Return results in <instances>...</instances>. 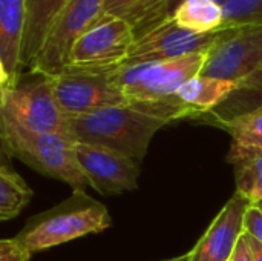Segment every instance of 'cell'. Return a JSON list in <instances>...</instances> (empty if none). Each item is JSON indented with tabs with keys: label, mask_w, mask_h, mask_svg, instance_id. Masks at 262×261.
I'll return each mask as SVG.
<instances>
[{
	"label": "cell",
	"mask_w": 262,
	"mask_h": 261,
	"mask_svg": "<svg viewBox=\"0 0 262 261\" xmlns=\"http://www.w3.org/2000/svg\"><path fill=\"white\" fill-rule=\"evenodd\" d=\"M68 125L75 143L103 146L141 163L154 135L167 123L146 114L135 103H127L68 117Z\"/></svg>",
	"instance_id": "cell-1"
},
{
	"label": "cell",
	"mask_w": 262,
	"mask_h": 261,
	"mask_svg": "<svg viewBox=\"0 0 262 261\" xmlns=\"http://www.w3.org/2000/svg\"><path fill=\"white\" fill-rule=\"evenodd\" d=\"M107 208L94 200L86 191H74L60 205L34 215L14 237L28 252L35 254L58 245L98 234L111 228Z\"/></svg>",
	"instance_id": "cell-2"
},
{
	"label": "cell",
	"mask_w": 262,
	"mask_h": 261,
	"mask_svg": "<svg viewBox=\"0 0 262 261\" xmlns=\"http://www.w3.org/2000/svg\"><path fill=\"white\" fill-rule=\"evenodd\" d=\"M3 154L18 158L40 174L64 182L72 191H86L89 182L78 163L75 142L60 134H40L0 118Z\"/></svg>",
	"instance_id": "cell-3"
},
{
	"label": "cell",
	"mask_w": 262,
	"mask_h": 261,
	"mask_svg": "<svg viewBox=\"0 0 262 261\" xmlns=\"http://www.w3.org/2000/svg\"><path fill=\"white\" fill-rule=\"evenodd\" d=\"M0 118L32 132L72 138L51 78L37 72H29L26 80L20 77L12 88L0 89Z\"/></svg>",
	"instance_id": "cell-4"
},
{
	"label": "cell",
	"mask_w": 262,
	"mask_h": 261,
	"mask_svg": "<svg viewBox=\"0 0 262 261\" xmlns=\"http://www.w3.org/2000/svg\"><path fill=\"white\" fill-rule=\"evenodd\" d=\"M207 52L190 54L181 58L127 65L112 72L115 83L129 102H150L172 97L178 89L201 74Z\"/></svg>",
	"instance_id": "cell-5"
},
{
	"label": "cell",
	"mask_w": 262,
	"mask_h": 261,
	"mask_svg": "<svg viewBox=\"0 0 262 261\" xmlns=\"http://www.w3.org/2000/svg\"><path fill=\"white\" fill-rule=\"evenodd\" d=\"M135 42L130 23L117 17H103L74 45L64 72L109 74L120 69Z\"/></svg>",
	"instance_id": "cell-6"
},
{
	"label": "cell",
	"mask_w": 262,
	"mask_h": 261,
	"mask_svg": "<svg viewBox=\"0 0 262 261\" xmlns=\"http://www.w3.org/2000/svg\"><path fill=\"white\" fill-rule=\"evenodd\" d=\"M106 0H69L49 29L29 69L46 77L63 74L75 42L104 17Z\"/></svg>",
	"instance_id": "cell-7"
},
{
	"label": "cell",
	"mask_w": 262,
	"mask_h": 261,
	"mask_svg": "<svg viewBox=\"0 0 262 261\" xmlns=\"http://www.w3.org/2000/svg\"><path fill=\"white\" fill-rule=\"evenodd\" d=\"M262 65V25L223 29L207 51L201 75L239 83Z\"/></svg>",
	"instance_id": "cell-8"
},
{
	"label": "cell",
	"mask_w": 262,
	"mask_h": 261,
	"mask_svg": "<svg viewBox=\"0 0 262 261\" xmlns=\"http://www.w3.org/2000/svg\"><path fill=\"white\" fill-rule=\"evenodd\" d=\"M57 103L66 117L92 114L106 108L130 103L109 74L63 72L49 77Z\"/></svg>",
	"instance_id": "cell-9"
},
{
	"label": "cell",
	"mask_w": 262,
	"mask_h": 261,
	"mask_svg": "<svg viewBox=\"0 0 262 261\" xmlns=\"http://www.w3.org/2000/svg\"><path fill=\"white\" fill-rule=\"evenodd\" d=\"M221 31L196 34L178 26L172 18H167L135 37L123 66L164 62L181 58L190 54L207 52L218 40Z\"/></svg>",
	"instance_id": "cell-10"
},
{
	"label": "cell",
	"mask_w": 262,
	"mask_h": 261,
	"mask_svg": "<svg viewBox=\"0 0 262 261\" xmlns=\"http://www.w3.org/2000/svg\"><path fill=\"white\" fill-rule=\"evenodd\" d=\"M75 151L89 186L101 195H118L138 188L140 163L103 146L75 143Z\"/></svg>",
	"instance_id": "cell-11"
},
{
	"label": "cell",
	"mask_w": 262,
	"mask_h": 261,
	"mask_svg": "<svg viewBox=\"0 0 262 261\" xmlns=\"http://www.w3.org/2000/svg\"><path fill=\"white\" fill-rule=\"evenodd\" d=\"M249 206L250 203L235 192L192 248V261H230L244 234V215Z\"/></svg>",
	"instance_id": "cell-12"
},
{
	"label": "cell",
	"mask_w": 262,
	"mask_h": 261,
	"mask_svg": "<svg viewBox=\"0 0 262 261\" xmlns=\"http://www.w3.org/2000/svg\"><path fill=\"white\" fill-rule=\"evenodd\" d=\"M26 0H0V88H12L21 77V46Z\"/></svg>",
	"instance_id": "cell-13"
},
{
	"label": "cell",
	"mask_w": 262,
	"mask_h": 261,
	"mask_svg": "<svg viewBox=\"0 0 262 261\" xmlns=\"http://www.w3.org/2000/svg\"><path fill=\"white\" fill-rule=\"evenodd\" d=\"M69 0H26V25L21 46V71L31 69L45 38Z\"/></svg>",
	"instance_id": "cell-14"
},
{
	"label": "cell",
	"mask_w": 262,
	"mask_h": 261,
	"mask_svg": "<svg viewBox=\"0 0 262 261\" xmlns=\"http://www.w3.org/2000/svg\"><path fill=\"white\" fill-rule=\"evenodd\" d=\"M238 88L236 82L223 80L207 75H195L186 82L177 92V95L196 112L200 117L213 111L221 103H224L233 91Z\"/></svg>",
	"instance_id": "cell-15"
},
{
	"label": "cell",
	"mask_w": 262,
	"mask_h": 261,
	"mask_svg": "<svg viewBox=\"0 0 262 261\" xmlns=\"http://www.w3.org/2000/svg\"><path fill=\"white\" fill-rule=\"evenodd\" d=\"M262 108V65L249 77L238 83L233 94L213 111L201 115L198 120L207 125H215L223 120Z\"/></svg>",
	"instance_id": "cell-16"
},
{
	"label": "cell",
	"mask_w": 262,
	"mask_h": 261,
	"mask_svg": "<svg viewBox=\"0 0 262 261\" xmlns=\"http://www.w3.org/2000/svg\"><path fill=\"white\" fill-rule=\"evenodd\" d=\"M167 3L169 0H106L104 17L126 20L137 37L167 20Z\"/></svg>",
	"instance_id": "cell-17"
},
{
	"label": "cell",
	"mask_w": 262,
	"mask_h": 261,
	"mask_svg": "<svg viewBox=\"0 0 262 261\" xmlns=\"http://www.w3.org/2000/svg\"><path fill=\"white\" fill-rule=\"evenodd\" d=\"M227 162L233 165L236 192L250 205L262 200V152L232 143Z\"/></svg>",
	"instance_id": "cell-18"
},
{
	"label": "cell",
	"mask_w": 262,
	"mask_h": 261,
	"mask_svg": "<svg viewBox=\"0 0 262 261\" xmlns=\"http://www.w3.org/2000/svg\"><path fill=\"white\" fill-rule=\"evenodd\" d=\"M169 18L187 31L210 34L221 31L224 23V8L215 0H183L172 11Z\"/></svg>",
	"instance_id": "cell-19"
},
{
	"label": "cell",
	"mask_w": 262,
	"mask_h": 261,
	"mask_svg": "<svg viewBox=\"0 0 262 261\" xmlns=\"http://www.w3.org/2000/svg\"><path fill=\"white\" fill-rule=\"evenodd\" d=\"M32 191L26 182L6 163L0 168V220L17 217L31 202Z\"/></svg>",
	"instance_id": "cell-20"
},
{
	"label": "cell",
	"mask_w": 262,
	"mask_h": 261,
	"mask_svg": "<svg viewBox=\"0 0 262 261\" xmlns=\"http://www.w3.org/2000/svg\"><path fill=\"white\" fill-rule=\"evenodd\" d=\"M232 135V143L262 152V108L215 123Z\"/></svg>",
	"instance_id": "cell-21"
},
{
	"label": "cell",
	"mask_w": 262,
	"mask_h": 261,
	"mask_svg": "<svg viewBox=\"0 0 262 261\" xmlns=\"http://www.w3.org/2000/svg\"><path fill=\"white\" fill-rule=\"evenodd\" d=\"M223 29L262 25V0H229L224 6Z\"/></svg>",
	"instance_id": "cell-22"
},
{
	"label": "cell",
	"mask_w": 262,
	"mask_h": 261,
	"mask_svg": "<svg viewBox=\"0 0 262 261\" xmlns=\"http://www.w3.org/2000/svg\"><path fill=\"white\" fill-rule=\"evenodd\" d=\"M31 255L15 238H3L0 242V261H29Z\"/></svg>",
	"instance_id": "cell-23"
},
{
	"label": "cell",
	"mask_w": 262,
	"mask_h": 261,
	"mask_svg": "<svg viewBox=\"0 0 262 261\" xmlns=\"http://www.w3.org/2000/svg\"><path fill=\"white\" fill-rule=\"evenodd\" d=\"M244 232L256 238L262 245V211L255 205H250L249 209L246 211Z\"/></svg>",
	"instance_id": "cell-24"
},
{
	"label": "cell",
	"mask_w": 262,
	"mask_h": 261,
	"mask_svg": "<svg viewBox=\"0 0 262 261\" xmlns=\"http://www.w3.org/2000/svg\"><path fill=\"white\" fill-rule=\"evenodd\" d=\"M230 261H255V257H253V252H252V248L247 242V237L246 234L241 235L235 251H233V255Z\"/></svg>",
	"instance_id": "cell-25"
},
{
	"label": "cell",
	"mask_w": 262,
	"mask_h": 261,
	"mask_svg": "<svg viewBox=\"0 0 262 261\" xmlns=\"http://www.w3.org/2000/svg\"><path fill=\"white\" fill-rule=\"evenodd\" d=\"M246 234V232H244ZM246 237H247V242H249V245H250V248H252V252H253V257H255V261H262V245L256 240V238H253L252 235H249V234H246Z\"/></svg>",
	"instance_id": "cell-26"
},
{
	"label": "cell",
	"mask_w": 262,
	"mask_h": 261,
	"mask_svg": "<svg viewBox=\"0 0 262 261\" xmlns=\"http://www.w3.org/2000/svg\"><path fill=\"white\" fill-rule=\"evenodd\" d=\"M181 2H183V0H169V3H167V18L170 17L172 11H173V9H175ZM215 2H218L220 5H223V6H224L229 0H215Z\"/></svg>",
	"instance_id": "cell-27"
},
{
	"label": "cell",
	"mask_w": 262,
	"mask_h": 261,
	"mask_svg": "<svg viewBox=\"0 0 262 261\" xmlns=\"http://www.w3.org/2000/svg\"><path fill=\"white\" fill-rule=\"evenodd\" d=\"M160 261H192V258H190V252H187V254L180 255V257H175V258H169V260H160Z\"/></svg>",
	"instance_id": "cell-28"
},
{
	"label": "cell",
	"mask_w": 262,
	"mask_h": 261,
	"mask_svg": "<svg viewBox=\"0 0 262 261\" xmlns=\"http://www.w3.org/2000/svg\"><path fill=\"white\" fill-rule=\"evenodd\" d=\"M255 206H258V208H259V209H261V211H262V200H261V202H258V203H256Z\"/></svg>",
	"instance_id": "cell-29"
}]
</instances>
